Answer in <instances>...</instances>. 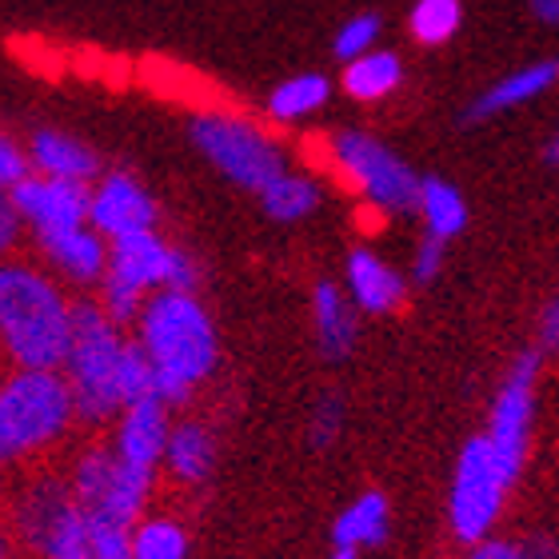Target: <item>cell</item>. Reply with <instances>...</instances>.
<instances>
[{
	"instance_id": "obj_26",
	"label": "cell",
	"mask_w": 559,
	"mask_h": 559,
	"mask_svg": "<svg viewBox=\"0 0 559 559\" xmlns=\"http://www.w3.org/2000/svg\"><path fill=\"white\" fill-rule=\"evenodd\" d=\"M328 93H332V84H328V76H320V72H300V76H292V81L276 84L269 96V112L272 120H300L308 117V112H316V108H324Z\"/></svg>"
},
{
	"instance_id": "obj_1",
	"label": "cell",
	"mask_w": 559,
	"mask_h": 559,
	"mask_svg": "<svg viewBox=\"0 0 559 559\" xmlns=\"http://www.w3.org/2000/svg\"><path fill=\"white\" fill-rule=\"evenodd\" d=\"M140 344L156 364V396L176 408L216 368V328L192 292L160 288L140 312Z\"/></svg>"
},
{
	"instance_id": "obj_42",
	"label": "cell",
	"mask_w": 559,
	"mask_h": 559,
	"mask_svg": "<svg viewBox=\"0 0 559 559\" xmlns=\"http://www.w3.org/2000/svg\"><path fill=\"white\" fill-rule=\"evenodd\" d=\"M527 4H532V16L539 24H548V28L559 24V0H527Z\"/></svg>"
},
{
	"instance_id": "obj_15",
	"label": "cell",
	"mask_w": 559,
	"mask_h": 559,
	"mask_svg": "<svg viewBox=\"0 0 559 559\" xmlns=\"http://www.w3.org/2000/svg\"><path fill=\"white\" fill-rule=\"evenodd\" d=\"M344 280H348L352 304H356L360 312H368V316L396 312L400 304H404V296H408V284L400 280V272L388 269L384 260L372 257L368 248H356V252H352Z\"/></svg>"
},
{
	"instance_id": "obj_43",
	"label": "cell",
	"mask_w": 559,
	"mask_h": 559,
	"mask_svg": "<svg viewBox=\"0 0 559 559\" xmlns=\"http://www.w3.org/2000/svg\"><path fill=\"white\" fill-rule=\"evenodd\" d=\"M548 160H551V164H559V132L551 136V144H548Z\"/></svg>"
},
{
	"instance_id": "obj_40",
	"label": "cell",
	"mask_w": 559,
	"mask_h": 559,
	"mask_svg": "<svg viewBox=\"0 0 559 559\" xmlns=\"http://www.w3.org/2000/svg\"><path fill=\"white\" fill-rule=\"evenodd\" d=\"M520 551H524V559H559V544L551 536H524Z\"/></svg>"
},
{
	"instance_id": "obj_36",
	"label": "cell",
	"mask_w": 559,
	"mask_h": 559,
	"mask_svg": "<svg viewBox=\"0 0 559 559\" xmlns=\"http://www.w3.org/2000/svg\"><path fill=\"white\" fill-rule=\"evenodd\" d=\"M443 269V240L424 236V245L416 248V264H412V280L416 284H431Z\"/></svg>"
},
{
	"instance_id": "obj_37",
	"label": "cell",
	"mask_w": 559,
	"mask_h": 559,
	"mask_svg": "<svg viewBox=\"0 0 559 559\" xmlns=\"http://www.w3.org/2000/svg\"><path fill=\"white\" fill-rule=\"evenodd\" d=\"M197 284H200L197 260L176 248V252H173V269H168V288H173V292H197Z\"/></svg>"
},
{
	"instance_id": "obj_14",
	"label": "cell",
	"mask_w": 559,
	"mask_h": 559,
	"mask_svg": "<svg viewBox=\"0 0 559 559\" xmlns=\"http://www.w3.org/2000/svg\"><path fill=\"white\" fill-rule=\"evenodd\" d=\"M556 81H559V57L536 60V64H527V69L512 72V76L496 81L491 88H484V93L464 108L460 120H464V124H484V120L500 117L508 108H520V105H527V100L544 96Z\"/></svg>"
},
{
	"instance_id": "obj_20",
	"label": "cell",
	"mask_w": 559,
	"mask_h": 559,
	"mask_svg": "<svg viewBox=\"0 0 559 559\" xmlns=\"http://www.w3.org/2000/svg\"><path fill=\"white\" fill-rule=\"evenodd\" d=\"M164 464L185 484H204L212 476V467H216V440H212V431L204 424H176L173 436H168Z\"/></svg>"
},
{
	"instance_id": "obj_12",
	"label": "cell",
	"mask_w": 559,
	"mask_h": 559,
	"mask_svg": "<svg viewBox=\"0 0 559 559\" xmlns=\"http://www.w3.org/2000/svg\"><path fill=\"white\" fill-rule=\"evenodd\" d=\"M168 436H173V424H168V404L160 396L140 400V404H129L120 412L117 424V455L124 464L136 467H156L168 452Z\"/></svg>"
},
{
	"instance_id": "obj_35",
	"label": "cell",
	"mask_w": 559,
	"mask_h": 559,
	"mask_svg": "<svg viewBox=\"0 0 559 559\" xmlns=\"http://www.w3.org/2000/svg\"><path fill=\"white\" fill-rule=\"evenodd\" d=\"M33 176V156L21 148V144H12L9 136L0 140V185L4 188H16L21 180Z\"/></svg>"
},
{
	"instance_id": "obj_18",
	"label": "cell",
	"mask_w": 559,
	"mask_h": 559,
	"mask_svg": "<svg viewBox=\"0 0 559 559\" xmlns=\"http://www.w3.org/2000/svg\"><path fill=\"white\" fill-rule=\"evenodd\" d=\"M312 316L320 352L328 360H344L356 344V304H352V296H344L332 280H320L312 292Z\"/></svg>"
},
{
	"instance_id": "obj_31",
	"label": "cell",
	"mask_w": 559,
	"mask_h": 559,
	"mask_svg": "<svg viewBox=\"0 0 559 559\" xmlns=\"http://www.w3.org/2000/svg\"><path fill=\"white\" fill-rule=\"evenodd\" d=\"M376 36H380V16H376V12H360V16H352V21L340 24L336 40H332V52L348 64V60L372 52Z\"/></svg>"
},
{
	"instance_id": "obj_10",
	"label": "cell",
	"mask_w": 559,
	"mask_h": 559,
	"mask_svg": "<svg viewBox=\"0 0 559 559\" xmlns=\"http://www.w3.org/2000/svg\"><path fill=\"white\" fill-rule=\"evenodd\" d=\"M88 224H93L100 236L117 240V236H124V233L156 228V204H152V197L129 173H108L93 192Z\"/></svg>"
},
{
	"instance_id": "obj_32",
	"label": "cell",
	"mask_w": 559,
	"mask_h": 559,
	"mask_svg": "<svg viewBox=\"0 0 559 559\" xmlns=\"http://www.w3.org/2000/svg\"><path fill=\"white\" fill-rule=\"evenodd\" d=\"M340 431H344V396L324 392L308 416V440H312V448H332L340 440Z\"/></svg>"
},
{
	"instance_id": "obj_34",
	"label": "cell",
	"mask_w": 559,
	"mask_h": 559,
	"mask_svg": "<svg viewBox=\"0 0 559 559\" xmlns=\"http://www.w3.org/2000/svg\"><path fill=\"white\" fill-rule=\"evenodd\" d=\"M88 524H93V559H132V527L96 515H88Z\"/></svg>"
},
{
	"instance_id": "obj_21",
	"label": "cell",
	"mask_w": 559,
	"mask_h": 559,
	"mask_svg": "<svg viewBox=\"0 0 559 559\" xmlns=\"http://www.w3.org/2000/svg\"><path fill=\"white\" fill-rule=\"evenodd\" d=\"M416 212L419 221H424V228H428V236H436L443 245L467 228V204L460 197V188L440 180V176H424Z\"/></svg>"
},
{
	"instance_id": "obj_9",
	"label": "cell",
	"mask_w": 559,
	"mask_h": 559,
	"mask_svg": "<svg viewBox=\"0 0 559 559\" xmlns=\"http://www.w3.org/2000/svg\"><path fill=\"white\" fill-rule=\"evenodd\" d=\"M9 200L36 233L88 224V212H93L88 185H81V180H60V176H45V173H33L28 180L9 188Z\"/></svg>"
},
{
	"instance_id": "obj_29",
	"label": "cell",
	"mask_w": 559,
	"mask_h": 559,
	"mask_svg": "<svg viewBox=\"0 0 559 559\" xmlns=\"http://www.w3.org/2000/svg\"><path fill=\"white\" fill-rule=\"evenodd\" d=\"M40 559H93V524H88V512H84L81 503L45 539Z\"/></svg>"
},
{
	"instance_id": "obj_30",
	"label": "cell",
	"mask_w": 559,
	"mask_h": 559,
	"mask_svg": "<svg viewBox=\"0 0 559 559\" xmlns=\"http://www.w3.org/2000/svg\"><path fill=\"white\" fill-rule=\"evenodd\" d=\"M152 396H156V364L144 352V344L132 340V344H124V356H120V400L129 408V404H140V400Z\"/></svg>"
},
{
	"instance_id": "obj_8",
	"label": "cell",
	"mask_w": 559,
	"mask_h": 559,
	"mask_svg": "<svg viewBox=\"0 0 559 559\" xmlns=\"http://www.w3.org/2000/svg\"><path fill=\"white\" fill-rule=\"evenodd\" d=\"M544 352H524L520 360L512 364L508 380L496 392V404H491V424H488V443L491 455L508 479H520L527 460V440H532V416H536V376Z\"/></svg>"
},
{
	"instance_id": "obj_39",
	"label": "cell",
	"mask_w": 559,
	"mask_h": 559,
	"mask_svg": "<svg viewBox=\"0 0 559 559\" xmlns=\"http://www.w3.org/2000/svg\"><path fill=\"white\" fill-rule=\"evenodd\" d=\"M539 352H559V300H551L539 316Z\"/></svg>"
},
{
	"instance_id": "obj_22",
	"label": "cell",
	"mask_w": 559,
	"mask_h": 559,
	"mask_svg": "<svg viewBox=\"0 0 559 559\" xmlns=\"http://www.w3.org/2000/svg\"><path fill=\"white\" fill-rule=\"evenodd\" d=\"M400 81H404V69H400L396 52H364V57L348 60L344 69V93L352 100H384L388 93H396Z\"/></svg>"
},
{
	"instance_id": "obj_44",
	"label": "cell",
	"mask_w": 559,
	"mask_h": 559,
	"mask_svg": "<svg viewBox=\"0 0 559 559\" xmlns=\"http://www.w3.org/2000/svg\"><path fill=\"white\" fill-rule=\"evenodd\" d=\"M332 559H356V548H332Z\"/></svg>"
},
{
	"instance_id": "obj_24",
	"label": "cell",
	"mask_w": 559,
	"mask_h": 559,
	"mask_svg": "<svg viewBox=\"0 0 559 559\" xmlns=\"http://www.w3.org/2000/svg\"><path fill=\"white\" fill-rule=\"evenodd\" d=\"M117 464L120 455L117 448L108 452V448H88V452H81V460L72 464V491H76V503H81L84 512H96L100 503H105L108 488H112V479H117Z\"/></svg>"
},
{
	"instance_id": "obj_33",
	"label": "cell",
	"mask_w": 559,
	"mask_h": 559,
	"mask_svg": "<svg viewBox=\"0 0 559 559\" xmlns=\"http://www.w3.org/2000/svg\"><path fill=\"white\" fill-rule=\"evenodd\" d=\"M144 296L148 292L132 288V284H124V280L117 276H105L100 280V304H105V312L117 320V324H124V320H136L140 312H144Z\"/></svg>"
},
{
	"instance_id": "obj_3",
	"label": "cell",
	"mask_w": 559,
	"mask_h": 559,
	"mask_svg": "<svg viewBox=\"0 0 559 559\" xmlns=\"http://www.w3.org/2000/svg\"><path fill=\"white\" fill-rule=\"evenodd\" d=\"M124 344L129 340H120L117 320L105 312V304H72V348L64 360V376L76 396V419L84 424H105L108 416L124 412V400H120Z\"/></svg>"
},
{
	"instance_id": "obj_27",
	"label": "cell",
	"mask_w": 559,
	"mask_h": 559,
	"mask_svg": "<svg viewBox=\"0 0 559 559\" xmlns=\"http://www.w3.org/2000/svg\"><path fill=\"white\" fill-rule=\"evenodd\" d=\"M464 4L460 0H416L412 9V36L419 45H443L460 33Z\"/></svg>"
},
{
	"instance_id": "obj_2",
	"label": "cell",
	"mask_w": 559,
	"mask_h": 559,
	"mask_svg": "<svg viewBox=\"0 0 559 559\" xmlns=\"http://www.w3.org/2000/svg\"><path fill=\"white\" fill-rule=\"evenodd\" d=\"M0 336L21 368H60L72 348V304L40 272L9 264L0 272Z\"/></svg>"
},
{
	"instance_id": "obj_23",
	"label": "cell",
	"mask_w": 559,
	"mask_h": 559,
	"mask_svg": "<svg viewBox=\"0 0 559 559\" xmlns=\"http://www.w3.org/2000/svg\"><path fill=\"white\" fill-rule=\"evenodd\" d=\"M148 488H152V472L148 467H136V464H117V479H112V488H108L105 503L96 508V520H112V524H124V527H136L140 520V508L148 500Z\"/></svg>"
},
{
	"instance_id": "obj_16",
	"label": "cell",
	"mask_w": 559,
	"mask_h": 559,
	"mask_svg": "<svg viewBox=\"0 0 559 559\" xmlns=\"http://www.w3.org/2000/svg\"><path fill=\"white\" fill-rule=\"evenodd\" d=\"M76 508V491L64 479H36L33 488L24 491L21 503H16V532L21 539H28L36 551L45 548V539L57 532V524Z\"/></svg>"
},
{
	"instance_id": "obj_6",
	"label": "cell",
	"mask_w": 559,
	"mask_h": 559,
	"mask_svg": "<svg viewBox=\"0 0 559 559\" xmlns=\"http://www.w3.org/2000/svg\"><path fill=\"white\" fill-rule=\"evenodd\" d=\"M332 160L344 173V180L372 200L376 209L416 212L424 176L412 173L408 164L400 160L392 148H384L376 136H368V132H340L332 140Z\"/></svg>"
},
{
	"instance_id": "obj_13",
	"label": "cell",
	"mask_w": 559,
	"mask_h": 559,
	"mask_svg": "<svg viewBox=\"0 0 559 559\" xmlns=\"http://www.w3.org/2000/svg\"><path fill=\"white\" fill-rule=\"evenodd\" d=\"M45 257L57 264L69 280H81V284H93V280L108 276V248L105 236L96 233L93 224H76V228H48V233H36Z\"/></svg>"
},
{
	"instance_id": "obj_41",
	"label": "cell",
	"mask_w": 559,
	"mask_h": 559,
	"mask_svg": "<svg viewBox=\"0 0 559 559\" xmlns=\"http://www.w3.org/2000/svg\"><path fill=\"white\" fill-rule=\"evenodd\" d=\"M21 212L12 209V200H4V209H0V245L12 248V240H16V228H21Z\"/></svg>"
},
{
	"instance_id": "obj_11",
	"label": "cell",
	"mask_w": 559,
	"mask_h": 559,
	"mask_svg": "<svg viewBox=\"0 0 559 559\" xmlns=\"http://www.w3.org/2000/svg\"><path fill=\"white\" fill-rule=\"evenodd\" d=\"M173 252L156 236V228H140V233H124L117 240H108V276L124 280L132 288L152 292L168 288V269H173Z\"/></svg>"
},
{
	"instance_id": "obj_5",
	"label": "cell",
	"mask_w": 559,
	"mask_h": 559,
	"mask_svg": "<svg viewBox=\"0 0 559 559\" xmlns=\"http://www.w3.org/2000/svg\"><path fill=\"white\" fill-rule=\"evenodd\" d=\"M192 144L221 168L233 185L248 188V192H264V188L284 176V152L272 144L257 124H248L240 117H224V112H204L192 120Z\"/></svg>"
},
{
	"instance_id": "obj_19",
	"label": "cell",
	"mask_w": 559,
	"mask_h": 559,
	"mask_svg": "<svg viewBox=\"0 0 559 559\" xmlns=\"http://www.w3.org/2000/svg\"><path fill=\"white\" fill-rule=\"evenodd\" d=\"M388 536V500L380 491H364L336 515L332 524V544L336 548H376Z\"/></svg>"
},
{
	"instance_id": "obj_38",
	"label": "cell",
	"mask_w": 559,
	"mask_h": 559,
	"mask_svg": "<svg viewBox=\"0 0 559 559\" xmlns=\"http://www.w3.org/2000/svg\"><path fill=\"white\" fill-rule=\"evenodd\" d=\"M467 559H524V551L512 539H484V544H472Z\"/></svg>"
},
{
	"instance_id": "obj_7",
	"label": "cell",
	"mask_w": 559,
	"mask_h": 559,
	"mask_svg": "<svg viewBox=\"0 0 559 559\" xmlns=\"http://www.w3.org/2000/svg\"><path fill=\"white\" fill-rule=\"evenodd\" d=\"M512 488V479L503 476L496 455H491L488 436L464 443V452L455 460L452 476V532L460 544H484L503 512V496Z\"/></svg>"
},
{
	"instance_id": "obj_17",
	"label": "cell",
	"mask_w": 559,
	"mask_h": 559,
	"mask_svg": "<svg viewBox=\"0 0 559 559\" xmlns=\"http://www.w3.org/2000/svg\"><path fill=\"white\" fill-rule=\"evenodd\" d=\"M28 156H33L36 173L60 176V180H81V185H88V180L100 173L96 152L88 148V144H81L76 136H64V132H57V129L33 132Z\"/></svg>"
},
{
	"instance_id": "obj_25",
	"label": "cell",
	"mask_w": 559,
	"mask_h": 559,
	"mask_svg": "<svg viewBox=\"0 0 559 559\" xmlns=\"http://www.w3.org/2000/svg\"><path fill=\"white\" fill-rule=\"evenodd\" d=\"M260 204H264V212H269L272 221L296 224L316 212V204H320V188H316L308 176L284 173L260 192Z\"/></svg>"
},
{
	"instance_id": "obj_4",
	"label": "cell",
	"mask_w": 559,
	"mask_h": 559,
	"mask_svg": "<svg viewBox=\"0 0 559 559\" xmlns=\"http://www.w3.org/2000/svg\"><path fill=\"white\" fill-rule=\"evenodd\" d=\"M76 419V396L60 368H21L0 388V455L24 460L60 440Z\"/></svg>"
},
{
	"instance_id": "obj_28",
	"label": "cell",
	"mask_w": 559,
	"mask_h": 559,
	"mask_svg": "<svg viewBox=\"0 0 559 559\" xmlns=\"http://www.w3.org/2000/svg\"><path fill=\"white\" fill-rule=\"evenodd\" d=\"M188 536L173 520H144L132 527V559H185Z\"/></svg>"
}]
</instances>
